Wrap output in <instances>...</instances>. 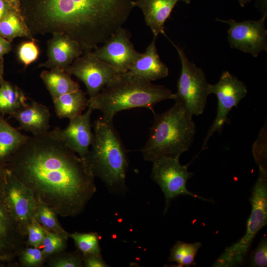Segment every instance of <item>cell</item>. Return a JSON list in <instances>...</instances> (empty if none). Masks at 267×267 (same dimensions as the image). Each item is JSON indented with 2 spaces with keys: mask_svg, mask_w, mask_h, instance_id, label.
I'll return each mask as SVG.
<instances>
[{
  "mask_svg": "<svg viewBox=\"0 0 267 267\" xmlns=\"http://www.w3.org/2000/svg\"><path fill=\"white\" fill-rule=\"evenodd\" d=\"M7 172V169L4 166L0 165V183L3 180Z\"/></svg>",
  "mask_w": 267,
  "mask_h": 267,
  "instance_id": "obj_39",
  "label": "cell"
},
{
  "mask_svg": "<svg viewBox=\"0 0 267 267\" xmlns=\"http://www.w3.org/2000/svg\"><path fill=\"white\" fill-rule=\"evenodd\" d=\"M0 35L10 42L18 37L34 39L20 12L13 9L0 21Z\"/></svg>",
  "mask_w": 267,
  "mask_h": 267,
  "instance_id": "obj_24",
  "label": "cell"
},
{
  "mask_svg": "<svg viewBox=\"0 0 267 267\" xmlns=\"http://www.w3.org/2000/svg\"><path fill=\"white\" fill-rule=\"evenodd\" d=\"M1 189L11 215L26 236L27 226L35 219L37 200L31 191L8 170Z\"/></svg>",
  "mask_w": 267,
  "mask_h": 267,
  "instance_id": "obj_11",
  "label": "cell"
},
{
  "mask_svg": "<svg viewBox=\"0 0 267 267\" xmlns=\"http://www.w3.org/2000/svg\"><path fill=\"white\" fill-rule=\"evenodd\" d=\"M17 55L25 67L35 61L39 55V49L34 39L21 44L18 49Z\"/></svg>",
  "mask_w": 267,
  "mask_h": 267,
  "instance_id": "obj_32",
  "label": "cell"
},
{
  "mask_svg": "<svg viewBox=\"0 0 267 267\" xmlns=\"http://www.w3.org/2000/svg\"><path fill=\"white\" fill-rule=\"evenodd\" d=\"M93 110L91 107L88 106L85 113L69 119L66 128L60 130V134L63 140L83 159L88 154L93 140L90 117Z\"/></svg>",
  "mask_w": 267,
  "mask_h": 267,
  "instance_id": "obj_15",
  "label": "cell"
},
{
  "mask_svg": "<svg viewBox=\"0 0 267 267\" xmlns=\"http://www.w3.org/2000/svg\"><path fill=\"white\" fill-rule=\"evenodd\" d=\"M201 246L199 242L187 243L178 241L171 249L169 261L176 262L178 267L195 266V257Z\"/></svg>",
  "mask_w": 267,
  "mask_h": 267,
  "instance_id": "obj_25",
  "label": "cell"
},
{
  "mask_svg": "<svg viewBox=\"0 0 267 267\" xmlns=\"http://www.w3.org/2000/svg\"><path fill=\"white\" fill-rule=\"evenodd\" d=\"M44 232V239L39 248L46 259L49 256L65 250L69 238L68 235L52 232L45 229Z\"/></svg>",
  "mask_w": 267,
  "mask_h": 267,
  "instance_id": "obj_28",
  "label": "cell"
},
{
  "mask_svg": "<svg viewBox=\"0 0 267 267\" xmlns=\"http://www.w3.org/2000/svg\"><path fill=\"white\" fill-rule=\"evenodd\" d=\"M190 163L182 165L178 158L161 157L153 162L151 178L160 187L165 198V214L172 201L180 195H189L208 202L212 200L205 199L190 192L186 183L194 174L188 171Z\"/></svg>",
  "mask_w": 267,
  "mask_h": 267,
  "instance_id": "obj_8",
  "label": "cell"
},
{
  "mask_svg": "<svg viewBox=\"0 0 267 267\" xmlns=\"http://www.w3.org/2000/svg\"><path fill=\"white\" fill-rule=\"evenodd\" d=\"M210 93H214L218 99L216 116L204 139L201 151L207 148L209 139L216 132L221 133L227 116L232 108L237 107L247 93L245 85L228 71L223 72L216 84L210 85Z\"/></svg>",
  "mask_w": 267,
  "mask_h": 267,
  "instance_id": "obj_9",
  "label": "cell"
},
{
  "mask_svg": "<svg viewBox=\"0 0 267 267\" xmlns=\"http://www.w3.org/2000/svg\"><path fill=\"white\" fill-rule=\"evenodd\" d=\"M26 245L40 247L45 232L43 227L35 219L26 229Z\"/></svg>",
  "mask_w": 267,
  "mask_h": 267,
  "instance_id": "obj_33",
  "label": "cell"
},
{
  "mask_svg": "<svg viewBox=\"0 0 267 267\" xmlns=\"http://www.w3.org/2000/svg\"><path fill=\"white\" fill-rule=\"evenodd\" d=\"M240 5L243 7L248 2H250L251 0H238Z\"/></svg>",
  "mask_w": 267,
  "mask_h": 267,
  "instance_id": "obj_41",
  "label": "cell"
},
{
  "mask_svg": "<svg viewBox=\"0 0 267 267\" xmlns=\"http://www.w3.org/2000/svg\"><path fill=\"white\" fill-rule=\"evenodd\" d=\"M53 102L56 114L59 118L70 119L82 114L89 106V99L80 89L63 94Z\"/></svg>",
  "mask_w": 267,
  "mask_h": 267,
  "instance_id": "obj_22",
  "label": "cell"
},
{
  "mask_svg": "<svg viewBox=\"0 0 267 267\" xmlns=\"http://www.w3.org/2000/svg\"><path fill=\"white\" fill-rule=\"evenodd\" d=\"M93 128L91 148L85 159L94 178L100 179L110 192L125 194L128 161L123 142L113 122L101 117Z\"/></svg>",
  "mask_w": 267,
  "mask_h": 267,
  "instance_id": "obj_4",
  "label": "cell"
},
{
  "mask_svg": "<svg viewBox=\"0 0 267 267\" xmlns=\"http://www.w3.org/2000/svg\"><path fill=\"white\" fill-rule=\"evenodd\" d=\"M133 0H20V11L33 37L59 34L92 50L122 27Z\"/></svg>",
  "mask_w": 267,
  "mask_h": 267,
  "instance_id": "obj_2",
  "label": "cell"
},
{
  "mask_svg": "<svg viewBox=\"0 0 267 267\" xmlns=\"http://www.w3.org/2000/svg\"><path fill=\"white\" fill-rule=\"evenodd\" d=\"M19 265L24 267H39L46 263V258L39 247L25 245L17 258Z\"/></svg>",
  "mask_w": 267,
  "mask_h": 267,
  "instance_id": "obj_30",
  "label": "cell"
},
{
  "mask_svg": "<svg viewBox=\"0 0 267 267\" xmlns=\"http://www.w3.org/2000/svg\"><path fill=\"white\" fill-rule=\"evenodd\" d=\"M252 210L244 235L227 247L213 265L214 267H233L242 265L255 236L267 223V171L259 169L258 178L250 198Z\"/></svg>",
  "mask_w": 267,
  "mask_h": 267,
  "instance_id": "obj_6",
  "label": "cell"
},
{
  "mask_svg": "<svg viewBox=\"0 0 267 267\" xmlns=\"http://www.w3.org/2000/svg\"><path fill=\"white\" fill-rule=\"evenodd\" d=\"M84 53L80 44L69 37L54 34L47 42V59L39 67L65 70Z\"/></svg>",
  "mask_w": 267,
  "mask_h": 267,
  "instance_id": "obj_16",
  "label": "cell"
},
{
  "mask_svg": "<svg viewBox=\"0 0 267 267\" xmlns=\"http://www.w3.org/2000/svg\"><path fill=\"white\" fill-rule=\"evenodd\" d=\"M169 41L177 51L181 65L177 91L174 93L173 99L192 116L201 115L210 94V84L202 69L188 60L183 49Z\"/></svg>",
  "mask_w": 267,
  "mask_h": 267,
  "instance_id": "obj_7",
  "label": "cell"
},
{
  "mask_svg": "<svg viewBox=\"0 0 267 267\" xmlns=\"http://www.w3.org/2000/svg\"><path fill=\"white\" fill-rule=\"evenodd\" d=\"M267 122L261 129L253 146V154L259 169L267 171Z\"/></svg>",
  "mask_w": 267,
  "mask_h": 267,
  "instance_id": "obj_31",
  "label": "cell"
},
{
  "mask_svg": "<svg viewBox=\"0 0 267 267\" xmlns=\"http://www.w3.org/2000/svg\"><path fill=\"white\" fill-rule=\"evenodd\" d=\"M266 12L258 20L237 22L233 19L216 20L227 24V40L230 46L257 57L259 53L267 50V30L265 21Z\"/></svg>",
  "mask_w": 267,
  "mask_h": 267,
  "instance_id": "obj_10",
  "label": "cell"
},
{
  "mask_svg": "<svg viewBox=\"0 0 267 267\" xmlns=\"http://www.w3.org/2000/svg\"><path fill=\"white\" fill-rule=\"evenodd\" d=\"M179 1L188 4L191 0H133L132 4L134 7L141 10L146 25L150 28L154 37L157 38L160 34L166 36L164 24Z\"/></svg>",
  "mask_w": 267,
  "mask_h": 267,
  "instance_id": "obj_17",
  "label": "cell"
},
{
  "mask_svg": "<svg viewBox=\"0 0 267 267\" xmlns=\"http://www.w3.org/2000/svg\"><path fill=\"white\" fill-rule=\"evenodd\" d=\"M11 9L4 0H0V21Z\"/></svg>",
  "mask_w": 267,
  "mask_h": 267,
  "instance_id": "obj_37",
  "label": "cell"
},
{
  "mask_svg": "<svg viewBox=\"0 0 267 267\" xmlns=\"http://www.w3.org/2000/svg\"><path fill=\"white\" fill-rule=\"evenodd\" d=\"M3 59H0V86L4 80L3 78Z\"/></svg>",
  "mask_w": 267,
  "mask_h": 267,
  "instance_id": "obj_40",
  "label": "cell"
},
{
  "mask_svg": "<svg viewBox=\"0 0 267 267\" xmlns=\"http://www.w3.org/2000/svg\"><path fill=\"white\" fill-rule=\"evenodd\" d=\"M60 128L29 136L4 166L57 215L81 214L96 191L85 159L63 140Z\"/></svg>",
  "mask_w": 267,
  "mask_h": 267,
  "instance_id": "obj_1",
  "label": "cell"
},
{
  "mask_svg": "<svg viewBox=\"0 0 267 267\" xmlns=\"http://www.w3.org/2000/svg\"><path fill=\"white\" fill-rule=\"evenodd\" d=\"M57 215L47 205L38 202L35 212V220L46 230L68 235L60 224Z\"/></svg>",
  "mask_w": 267,
  "mask_h": 267,
  "instance_id": "obj_27",
  "label": "cell"
},
{
  "mask_svg": "<svg viewBox=\"0 0 267 267\" xmlns=\"http://www.w3.org/2000/svg\"><path fill=\"white\" fill-rule=\"evenodd\" d=\"M2 262H9L7 259L6 258L0 256V265Z\"/></svg>",
  "mask_w": 267,
  "mask_h": 267,
  "instance_id": "obj_42",
  "label": "cell"
},
{
  "mask_svg": "<svg viewBox=\"0 0 267 267\" xmlns=\"http://www.w3.org/2000/svg\"><path fill=\"white\" fill-rule=\"evenodd\" d=\"M11 42L0 35V59L11 49Z\"/></svg>",
  "mask_w": 267,
  "mask_h": 267,
  "instance_id": "obj_36",
  "label": "cell"
},
{
  "mask_svg": "<svg viewBox=\"0 0 267 267\" xmlns=\"http://www.w3.org/2000/svg\"><path fill=\"white\" fill-rule=\"evenodd\" d=\"M156 39L153 37L145 51L140 53L128 71L148 82L166 78L169 74L168 67L161 60L157 52Z\"/></svg>",
  "mask_w": 267,
  "mask_h": 267,
  "instance_id": "obj_18",
  "label": "cell"
},
{
  "mask_svg": "<svg viewBox=\"0 0 267 267\" xmlns=\"http://www.w3.org/2000/svg\"><path fill=\"white\" fill-rule=\"evenodd\" d=\"M28 138L0 117V165L4 166Z\"/></svg>",
  "mask_w": 267,
  "mask_h": 267,
  "instance_id": "obj_21",
  "label": "cell"
},
{
  "mask_svg": "<svg viewBox=\"0 0 267 267\" xmlns=\"http://www.w3.org/2000/svg\"><path fill=\"white\" fill-rule=\"evenodd\" d=\"M264 0V1H265L266 2V1H267V0Z\"/></svg>",
  "mask_w": 267,
  "mask_h": 267,
  "instance_id": "obj_43",
  "label": "cell"
},
{
  "mask_svg": "<svg viewBox=\"0 0 267 267\" xmlns=\"http://www.w3.org/2000/svg\"><path fill=\"white\" fill-rule=\"evenodd\" d=\"M10 7L15 10L20 11V0H4Z\"/></svg>",
  "mask_w": 267,
  "mask_h": 267,
  "instance_id": "obj_38",
  "label": "cell"
},
{
  "mask_svg": "<svg viewBox=\"0 0 267 267\" xmlns=\"http://www.w3.org/2000/svg\"><path fill=\"white\" fill-rule=\"evenodd\" d=\"M174 93L163 86L156 85L129 72L117 74L95 96L89 97V106L113 122L118 112L134 108H146L153 113L154 106L164 100L174 99Z\"/></svg>",
  "mask_w": 267,
  "mask_h": 267,
  "instance_id": "obj_3",
  "label": "cell"
},
{
  "mask_svg": "<svg viewBox=\"0 0 267 267\" xmlns=\"http://www.w3.org/2000/svg\"><path fill=\"white\" fill-rule=\"evenodd\" d=\"M2 182L0 183V256L10 262L17 258L26 245V236L8 209L1 189Z\"/></svg>",
  "mask_w": 267,
  "mask_h": 267,
  "instance_id": "obj_14",
  "label": "cell"
},
{
  "mask_svg": "<svg viewBox=\"0 0 267 267\" xmlns=\"http://www.w3.org/2000/svg\"><path fill=\"white\" fill-rule=\"evenodd\" d=\"M41 78L54 100L60 96L80 89L79 84L74 81L65 70L54 68L43 71Z\"/></svg>",
  "mask_w": 267,
  "mask_h": 267,
  "instance_id": "obj_20",
  "label": "cell"
},
{
  "mask_svg": "<svg viewBox=\"0 0 267 267\" xmlns=\"http://www.w3.org/2000/svg\"><path fill=\"white\" fill-rule=\"evenodd\" d=\"M154 114L148 139L141 151L145 160L163 157L178 158L191 147L196 134L192 116L179 104Z\"/></svg>",
  "mask_w": 267,
  "mask_h": 267,
  "instance_id": "obj_5",
  "label": "cell"
},
{
  "mask_svg": "<svg viewBox=\"0 0 267 267\" xmlns=\"http://www.w3.org/2000/svg\"><path fill=\"white\" fill-rule=\"evenodd\" d=\"M46 263L50 267H82L83 256L77 249L71 252L61 251L49 256Z\"/></svg>",
  "mask_w": 267,
  "mask_h": 267,
  "instance_id": "obj_29",
  "label": "cell"
},
{
  "mask_svg": "<svg viewBox=\"0 0 267 267\" xmlns=\"http://www.w3.org/2000/svg\"><path fill=\"white\" fill-rule=\"evenodd\" d=\"M50 113L47 107L32 101L11 116L19 123L20 129L33 135L47 132L50 128Z\"/></svg>",
  "mask_w": 267,
  "mask_h": 267,
  "instance_id": "obj_19",
  "label": "cell"
},
{
  "mask_svg": "<svg viewBox=\"0 0 267 267\" xmlns=\"http://www.w3.org/2000/svg\"><path fill=\"white\" fill-rule=\"evenodd\" d=\"M65 71L85 84L89 97L97 94L117 75L108 64L99 59L92 50L84 51Z\"/></svg>",
  "mask_w": 267,
  "mask_h": 267,
  "instance_id": "obj_12",
  "label": "cell"
},
{
  "mask_svg": "<svg viewBox=\"0 0 267 267\" xmlns=\"http://www.w3.org/2000/svg\"><path fill=\"white\" fill-rule=\"evenodd\" d=\"M68 236L74 242L77 249L83 256L101 255L99 241L100 236L94 232L68 233Z\"/></svg>",
  "mask_w": 267,
  "mask_h": 267,
  "instance_id": "obj_26",
  "label": "cell"
},
{
  "mask_svg": "<svg viewBox=\"0 0 267 267\" xmlns=\"http://www.w3.org/2000/svg\"><path fill=\"white\" fill-rule=\"evenodd\" d=\"M267 266V237L265 235L250 258V266L266 267Z\"/></svg>",
  "mask_w": 267,
  "mask_h": 267,
  "instance_id": "obj_34",
  "label": "cell"
},
{
  "mask_svg": "<svg viewBox=\"0 0 267 267\" xmlns=\"http://www.w3.org/2000/svg\"><path fill=\"white\" fill-rule=\"evenodd\" d=\"M27 104V98L22 89L4 80L0 86V114L11 116Z\"/></svg>",
  "mask_w": 267,
  "mask_h": 267,
  "instance_id": "obj_23",
  "label": "cell"
},
{
  "mask_svg": "<svg viewBox=\"0 0 267 267\" xmlns=\"http://www.w3.org/2000/svg\"><path fill=\"white\" fill-rule=\"evenodd\" d=\"M93 53L109 65L118 75L128 72L141 53L135 50L130 34L123 27L112 34L102 46L94 49Z\"/></svg>",
  "mask_w": 267,
  "mask_h": 267,
  "instance_id": "obj_13",
  "label": "cell"
},
{
  "mask_svg": "<svg viewBox=\"0 0 267 267\" xmlns=\"http://www.w3.org/2000/svg\"><path fill=\"white\" fill-rule=\"evenodd\" d=\"M83 264L85 267H107L109 266L103 259L101 255L83 256Z\"/></svg>",
  "mask_w": 267,
  "mask_h": 267,
  "instance_id": "obj_35",
  "label": "cell"
}]
</instances>
